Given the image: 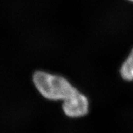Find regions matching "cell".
I'll return each instance as SVG.
<instances>
[{"label":"cell","mask_w":133,"mask_h":133,"mask_svg":"<svg viewBox=\"0 0 133 133\" xmlns=\"http://www.w3.org/2000/svg\"><path fill=\"white\" fill-rule=\"evenodd\" d=\"M120 74L124 80H133V49L121 65Z\"/></svg>","instance_id":"cell-3"},{"label":"cell","mask_w":133,"mask_h":133,"mask_svg":"<svg viewBox=\"0 0 133 133\" xmlns=\"http://www.w3.org/2000/svg\"><path fill=\"white\" fill-rule=\"evenodd\" d=\"M128 1H130L131 2H133V0H128Z\"/></svg>","instance_id":"cell-4"},{"label":"cell","mask_w":133,"mask_h":133,"mask_svg":"<svg viewBox=\"0 0 133 133\" xmlns=\"http://www.w3.org/2000/svg\"><path fill=\"white\" fill-rule=\"evenodd\" d=\"M33 82L43 97L51 101H63L78 90L64 76L37 71L33 75Z\"/></svg>","instance_id":"cell-1"},{"label":"cell","mask_w":133,"mask_h":133,"mask_svg":"<svg viewBox=\"0 0 133 133\" xmlns=\"http://www.w3.org/2000/svg\"><path fill=\"white\" fill-rule=\"evenodd\" d=\"M62 109L64 114L70 118H80L89 112V101L78 90L64 101Z\"/></svg>","instance_id":"cell-2"}]
</instances>
